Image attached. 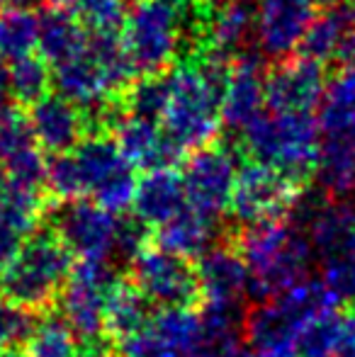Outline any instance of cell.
<instances>
[{
	"label": "cell",
	"instance_id": "1",
	"mask_svg": "<svg viewBox=\"0 0 355 357\" xmlns=\"http://www.w3.org/2000/svg\"><path fill=\"white\" fill-rule=\"evenodd\" d=\"M139 180L114 139H83L68 153H56L47 168V190L56 199H93L112 214L134 204Z\"/></svg>",
	"mask_w": 355,
	"mask_h": 357
},
{
	"label": "cell",
	"instance_id": "2",
	"mask_svg": "<svg viewBox=\"0 0 355 357\" xmlns=\"http://www.w3.org/2000/svg\"><path fill=\"white\" fill-rule=\"evenodd\" d=\"M229 56L212 52L199 63L180 66L171 75V98L161 117L168 139L180 151L212 144L222 127V100L229 83Z\"/></svg>",
	"mask_w": 355,
	"mask_h": 357
},
{
	"label": "cell",
	"instance_id": "3",
	"mask_svg": "<svg viewBox=\"0 0 355 357\" xmlns=\"http://www.w3.org/2000/svg\"><path fill=\"white\" fill-rule=\"evenodd\" d=\"M234 241L251 273L253 301L273 299L309 280L312 241L292 221L273 219L243 226L234 234Z\"/></svg>",
	"mask_w": 355,
	"mask_h": 357
},
{
	"label": "cell",
	"instance_id": "4",
	"mask_svg": "<svg viewBox=\"0 0 355 357\" xmlns=\"http://www.w3.org/2000/svg\"><path fill=\"white\" fill-rule=\"evenodd\" d=\"M73 258L61 236L52 229H34L8 265L0 270V296L27 314H44L59 304L73 273Z\"/></svg>",
	"mask_w": 355,
	"mask_h": 357
},
{
	"label": "cell",
	"instance_id": "5",
	"mask_svg": "<svg viewBox=\"0 0 355 357\" xmlns=\"http://www.w3.org/2000/svg\"><path fill=\"white\" fill-rule=\"evenodd\" d=\"M243 151L258 163H266L307 188L317 175L322 129L312 112H263L241 134Z\"/></svg>",
	"mask_w": 355,
	"mask_h": 357
},
{
	"label": "cell",
	"instance_id": "6",
	"mask_svg": "<svg viewBox=\"0 0 355 357\" xmlns=\"http://www.w3.org/2000/svg\"><path fill=\"white\" fill-rule=\"evenodd\" d=\"M341 296L324 280H304L285 294L256 301L243 316V338L251 348L297 345L309 324L338 311Z\"/></svg>",
	"mask_w": 355,
	"mask_h": 357
},
{
	"label": "cell",
	"instance_id": "7",
	"mask_svg": "<svg viewBox=\"0 0 355 357\" xmlns=\"http://www.w3.org/2000/svg\"><path fill=\"white\" fill-rule=\"evenodd\" d=\"M197 0H137L122 27V42L137 73H163L176 61Z\"/></svg>",
	"mask_w": 355,
	"mask_h": 357
},
{
	"label": "cell",
	"instance_id": "8",
	"mask_svg": "<svg viewBox=\"0 0 355 357\" xmlns=\"http://www.w3.org/2000/svg\"><path fill=\"white\" fill-rule=\"evenodd\" d=\"M122 282L112 260H78L59 296V314L73 326L78 338L105 331L107 304Z\"/></svg>",
	"mask_w": 355,
	"mask_h": 357
},
{
	"label": "cell",
	"instance_id": "9",
	"mask_svg": "<svg viewBox=\"0 0 355 357\" xmlns=\"http://www.w3.org/2000/svg\"><path fill=\"white\" fill-rule=\"evenodd\" d=\"M47 224L78 260H109L114 255L119 219L93 199H59L49 209Z\"/></svg>",
	"mask_w": 355,
	"mask_h": 357
},
{
	"label": "cell",
	"instance_id": "10",
	"mask_svg": "<svg viewBox=\"0 0 355 357\" xmlns=\"http://www.w3.org/2000/svg\"><path fill=\"white\" fill-rule=\"evenodd\" d=\"M299 195L302 188H297L292 180H287L270 165L253 160L239 170L229 212L239 229L261 224V221L287 219Z\"/></svg>",
	"mask_w": 355,
	"mask_h": 357
},
{
	"label": "cell",
	"instance_id": "11",
	"mask_svg": "<svg viewBox=\"0 0 355 357\" xmlns=\"http://www.w3.org/2000/svg\"><path fill=\"white\" fill-rule=\"evenodd\" d=\"M132 282L163 309H192L202 299L197 265L166 248H146L132 265Z\"/></svg>",
	"mask_w": 355,
	"mask_h": 357
},
{
	"label": "cell",
	"instance_id": "12",
	"mask_svg": "<svg viewBox=\"0 0 355 357\" xmlns=\"http://www.w3.org/2000/svg\"><path fill=\"white\" fill-rule=\"evenodd\" d=\"M319 165L322 190L333 199L355 195V107L322 102L319 109Z\"/></svg>",
	"mask_w": 355,
	"mask_h": 357
},
{
	"label": "cell",
	"instance_id": "13",
	"mask_svg": "<svg viewBox=\"0 0 355 357\" xmlns=\"http://www.w3.org/2000/svg\"><path fill=\"white\" fill-rule=\"evenodd\" d=\"M236 158L227 146H204L188 158L183 170L188 204L197 212L217 219L227 212L236 188Z\"/></svg>",
	"mask_w": 355,
	"mask_h": 357
},
{
	"label": "cell",
	"instance_id": "14",
	"mask_svg": "<svg viewBox=\"0 0 355 357\" xmlns=\"http://www.w3.org/2000/svg\"><path fill=\"white\" fill-rule=\"evenodd\" d=\"M202 314L192 309H161L151 324L119 343L122 357H183L202 345Z\"/></svg>",
	"mask_w": 355,
	"mask_h": 357
},
{
	"label": "cell",
	"instance_id": "15",
	"mask_svg": "<svg viewBox=\"0 0 355 357\" xmlns=\"http://www.w3.org/2000/svg\"><path fill=\"white\" fill-rule=\"evenodd\" d=\"M317 17V0H258L256 44L268 59H289L309 32Z\"/></svg>",
	"mask_w": 355,
	"mask_h": 357
},
{
	"label": "cell",
	"instance_id": "16",
	"mask_svg": "<svg viewBox=\"0 0 355 357\" xmlns=\"http://www.w3.org/2000/svg\"><path fill=\"white\" fill-rule=\"evenodd\" d=\"M324 66L309 56L280 61L266 83L270 112H314L322 107L328 88Z\"/></svg>",
	"mask_w": 355,
	"mask_h": 357
},
{
	"label": "cell",
	"instance_id": "17",
	"mask_svg": "<svg viewBox=\"0 0 355 357\" xmlns=\"http://www.w3.org/2000/svg\"><path fill=\"white\" fill-rule=\"evenodd\" d=\"M268 75L263 66V54L243 52L229 73V83L222 100V124L234 134H241L256 122L268 107Z\"/></svg>",
	"mask_w": 355,
	"mask_h": 357
},
{
	"label": "cell",
	"instance_id": "18",
	"mask_svg": "<svg viewBox=\"0 0 355 357\" xmlns=\"http://www.w3.org/2000/svg\"><path fill=\"white\" fill-rule=\"evenodd\" d=\"M204 304L241 306L251 296V273L236 241H222L197 258Z\"/></svg>",
	"mask_w": 355,
	"mask_h": 357
},
{
	"label": "cell",
	"instance_id": "19",
	"mask_svg": "<svg viewBox=\"0 0 355 357\" xmlns=\"http://www.w3.org/2000/svg\"><path fill=\"white\" fill-rule=\"evenodd\" d=\"M112 129L114 142L124 153V158L139 168H173V163L183 155V151L168 139L166 129L163 124H158V119L127 112L114 119Z\"/></svg>",
	"mask_w": 355,
	"mask_h": 357
},
{
	"label": "cell",
	"instance_id": "20",
	"mask_svg": "<svg viewBox=\"0 0 355 357\" xmlns=\"http://www.w3.org/2000/svg\"><path fill=\"white\" fill-rule=\"evenodd\" d=\"M27 117L34 139L47 153H68L83 142L86 132L83 109H78L63 95H44L42 100L29 105Z\"/></svg>",
	"mask_w": 355,
	"mask_h": 357
},
{
	"label": "cell",
	"instance_id": "21",
	"mask_svg": "<svg viewBox=\"0 0 355 357\" xmlns=\"http://www.w3.org/2000/svg\"><path fill=\"white\" fill-rule=\"evenodd\" d=\"M54 88L83 112L95 114L105 122L109 119L107 100L109 95H114V90L105 71L100 68V63L90 56L88 49L81 56L54 68Z\"/></svg>",
	"mask_w": 355,
	"mask_h": 357
},
{
	"label": "cell",
	"instance_id": "22",
	"mask_svg": "<svg viewBox=\"0 0 355 357\" xmlns=\"http://www.w3.org/2000/svg\"><path fill=\"white\" fill-rule=\"evenodd\" d=\"M185 207L190 204L183 175H178L173 168L146 170V175L139 180L134 195V214L149 226H163Z\"/></svg>",
	"mask_w": 355,
	"mask_h": 357
},
{
	"label": "cell",
	"instance_id": "23",
	"mask_svg": "<svg viewBox=\"0 0 355 357\" xmlns=\"http://www.w3.org/2000/svg\"><path fill=\"white\" fill-rule=\"evenodd\" d=\"M314 253L324 260L338 258L355 248V204L328 197L304 226Z\"/></svg>",
	"mask_w": 355,
	"mask_h": 357
},
{
	"label": "cell",
	"instance_id": "24",
	"mask_svg": "<svg viewBox=\"0 0 355 357\" xmlns=\"http://www.w3.org/2000/svg\"><path fill=\"white\" fill-rule=\"evenodd\" d=\"M355 34V3L324 8L309 24V32L302 42V56L314 61H336L343 59L348 42Z\"/></svg>",
	"mask_w": 355,
	"mask_h": 357
},
{
	"label": "cell",
	"instance_id": "25",
	"mask_svg": "<svg viewBox=\"0 0 355 357\" xmlns=\"http://www.w3.org/2000/svg\"><path fill=\"white\" fill-rule=\"evenodd\" d=\"M90 34L83 29L81 20L66 13V8H47L39 15V56L54 68L71 59L81 56L88 49Z\"/></svg>",
	"mask_w": 355,
	"mask_h": 357
},
{
	"label": "cell",
	"instance_id": "26",
	"mask_svg": "<svg viewBox=\"0 0 355 357\" xmlns=\"http://www.w3.org/2000/svg\"><path fill=\"white\" fill-rule=\"evenodd\" d=\"M253 34H256V5L251 0H214L209 17L212 52L222 56L243 54V47Z\"/></svg>",
	"mask_w": 355,
	"mask_h": 357
},
{
	"label": "cell",
	"instance_id": "27",
	"mask_svg": "<svg viewBox=\"0 0 355 357\" xmlns=\"http://www.w3.org/2000/svg\"><path fill=\"white\" fill-rule=\"evenodd\" d=\"M156 243L185 258H199L214 245V219L192 207H185L171 221L158 226Z\"/></svg>",
	"mask_w": 355,
	"mask_h": 357
},
{
	"label": "cell",
	"instance_id": "28",
	"mask_svg": "<svg viewBox=\"0 0 355 357\" xmlns=\"http://www.w3.org/2000/svg\"><path fill=\"white\" fill-rule=\"evenodd\" d=\"M153 301L139 289L132 280H122L119 287L114 289L112 299L107 304V316H105V331L112 335L117 343L137 335L139 331H144L151 324L153 314Z\"/></svg>",
	"mask_w": 355,
	"mask_h": 357
},
{
	"label": "cell",
	"instance_id": "29",
	"mask_svg": "<svg viewBox=\"0 0 355 357\" xmlns=\"http://www.w3.org/2000/svg\"><path fill=\"white\" fill-rule=\"evenodd\" d=\"M78 333L61 314H44L32 321L24 348L32 357H76Z\"/></svg>",
	"mask_w": 355,
	"mask_h": 357
},
{
	"label": "cell",
	"instance_id": "30",
	"mask_svg": "<svg viewBox=\"0 0 355 357\" xmlns=\"http://www.w3.org/2000/svg\"><path fill=\"white\" fill-rule=\"evenodd\" d=\"M39 44V15L29 8L0 10V59L17 61L37 49Z\"/></svg>",
	"mask_w": 355,
	"mask_h": 357
},
{
	"label": "cell",
	"instance_id": "31",
	"mask_svg": "<svg viewBox=\"0 0 355 357\" xmlns=\"http://www.w3.org/2000/svg\"><path fill=\"white\" fill-rule=\"evenodd\" d=\"M346 319L333 311L309 324L297 338V357H341Z\"/></svg>",
	"mask_w": 355,
	"mask_h": 357
},
{
	"label": "cell",
	"instance_id": "32",
	"mask_svg": "<svg viewBox=\"0 0 355 357\" xmlns=\"http://www.w3.org/2000/svg\"><path fill=\"white\" fill-rule=\"evenodd\" d=\"M49 85H52V73H49V63L42 56H22L17 61H10V90L13 98L22 105H34L49 95Z\"/></svg>",
	"mask_w": 355,
	"mask_h": 357
},
{
	"label": "cell",
	"instance_id": "33",
	"mask_svg": "<svg viewBox=\"0 0 355 357\" xmlns=\"http://www.w3.org/2000/svg\"><path fill=\"white\" fill-rule=\"evenodd\" d=\"M168 98H171V75L156 73V75H144L139 83H132L127 93V109L134 114H142L149 119H158L161 122L163 112L168 107Z\"/></svg>",
	"mask_w": 355,
	"mask_h": 357
},
{
	"label": "cell",
	"instance_id": "34",
	"mask_svg": "<svg viewBox=\"0 0 355 357\" xmlns=\"http://www.w3.org/2000/svg\"><path fill=\"white\" fill-rule=\"evenodd\" d=\"M78 20L95 34H117L127 20V0H76Z\"/></svg>",
	"mask_w": 355,
	"mask_h": 357
},
{
	"label": "cell",
	"instance_id": "35",
	"mask_svg": "<svg viewBox=\"0 0 355 357\" xmlns=\"http://www.w3.org/2000/svg\"><path fill=\"white\" fill-rule=\"evenodd\" d=\"M151 243V234H149V224L144 219L134 216H124L117 224V241H114V258L117 263L132 265L144 250Z\"/></svg>",
	"mask_w": 355,
	"mask_h": 357
},
{
	"label": "cell",
	"instance_id": "36",
	"mask_svg": "<svg viewBox=\"0 0 355 357\" xmlns=\"http://www.w3.org/2000/svg\"><path fill=\"white\" fill-rule=\"evenodd\" d=\"M324 282L341 299L355 301V248L338 258L324 260Z\"/></svg>",
	"mask_w": 355,
	"mask_h": 357
},
{
	"label": "cell",
	"instance_id": "37",
	"mask_svg": "<svg viewBox=\"0 0 355 357\" xmlns=\"http://www.w3.org/2000/svg\"><path fill=\"white\" fill-rule=\"evenodd\" d=\"M29 328H32V319L27 316V311L17 309L0 296V348L15 340H24Z\"/></svg>",
	"mask_w": 355,
	"mask_h": 357
},
{
	"label": "cell",
	"instance_id": "38",
	"mask_svg": "<svg viewBox=\"0 0 355 357\" xmlns=\"http://www.w3.org/2000/svg\"><path fill=\"white\" fill-rule=\"evenodd\" d=\"M246 338L243 335H234V338H207L202 335V345H199L195 357H246Z\"/></svg>",
	"mask_w": 355,
	"mask_h": 357
},
{
	"label": "cell",
	"instance_id": "39",
	"mask_svg": "<svg viewBox=\"0 0 355 357\" xmlns=\"http://www.w3.org/2000/svg\"><path fill=\"white\" fill-rule=\"evenodd\" d=\"M27 231H22L20 226H15L13 221L0 216V270L13 260V255L20 250V245L24 243L22 238H27Z\"/></svg>",
	"mask_w": 355,
	"mask_h": 357
},
{
	"label": "cell",
	"instance_id": "40",
	"mask_svg": "<svg viewBox=\"0 0 355 357\" xmlns=\"http://www.w3.org/2000/svg\"><path fill=\"white\" fill-rule=\"evenodd\" d=\"M246 357H297V345H280V348H251Z\"/></svg>",
	"mask_w": 355,
	"mask_h": 357
},
{
	"label": "cell",
	"instance_id": "41",
	"mask_svg": "<svg viewBox=\"0 0 355 357\" xmlns=\"http://www.w3.org/2000/svg\"><path fill=\"white\" fill-rule=\"evenodd\" d=\"M13 95L10 90V66L5 63V59H0V109L5 107V100Z\"/></svg>",
	"mask_w": 355,
	"mask_h": 357
},
{
	"label": "cell",
	"instance_id": "42",
	"mask_svg": "<svg viewBox=\"0 0 355 357\" xmlns=\"http://www.w3.org/2000/svg\"><path fill=\"white\" fill-rule=\"evenodd\" d=\"M0 357H32V355H29V350L22 348V345L10 343V345H3V348H0Z\"/></svg>",
	"mask_w": 355,
	"mask_h": 357
},
{
	"label": "cell",
	"instance_id": "43",
	"mask_svg": "<svg viewBox=\"0 0 355 357\" xmlns=\"http://www.w3.org/2000/svg\"><path fill=\"white\" fill-rule=\"evenodd\" d=\"M341 61L355 66V34L351 37V42H348V47H346V52H343V59H341Z\"/></svg>",
	"mask_w": 355,
	"mask_h": 357
},
{
	"label": "cell",
	"instance_id": "44",
	"mask_svg": "<svg viewBox=\"0 0 355 357\" xmlns=\"http://www.w3.org/2000/svg\"><path fill=\"white\" fill-rule=\"evenodd\" d=\"M10 5H15V8H32V5H39L42 0H8Z\"/></svg>",
	"mask_w": 355,
	"mask_h": 357
},
{
	"label": "cell",
	"instance_id": "45",
	"mask_svg": "<svg viewBox=\"0 0 355 357\" xmlns=\"http://www.w3.org/2000/svg\"><path fill=\"white\" fill-rule=\"evenodd\" d=\"M322 8H331V5H346V3H355V0H317Z\"/></svg>",
	"mask_w": 355,
	"mask_h": 357
},
{
	"label": "cell",
	"instance_id": "46",
	"mask_svg": "<svg viewBox=\"0 0 355 357\" xmlns=\"http://www.w3.org/2000/svg\"><path fill=\"white\" fill-rule=\"evenodd\" d=\"M52 5H56V8H73V3L76 0H49Z\"/></svg>",
	"mask_w": 355,
	"mask_h": 357
},
{
	"label": "cell",
	"instance_id": "47",
	"mask_svg": "<svg viewBox=\"0 0 355 357\" xmlns=\"http://www.w3.org/2000/svg\"><path fill=\"white\" fill-rule=\"evenodd\" d=\"M0 3H5V0H0Z\"/></svg>",
	"mask_w": 355,
	"mask_h": 357
}]
</instances>
